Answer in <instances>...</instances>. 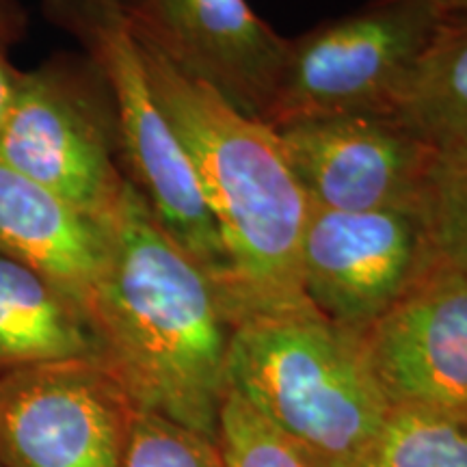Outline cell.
I'll return each mask as SVG.
<instances>
[{
  "instance_id": "1",
  "label": "cell",
  "mask_w": 467,
  "mask_h": 467,
  "mask_svg": "<svg viewBox=\"0 0 467 467\" xmlns=\"http://www.w3.org/2000/svg\"><path fill=\"white\" fill-rule=\"evenodd\" d=\"M89 303L102 364L132 405L217 440L234 320L219 285L128 182Z\"/></svg>"
},
{
  "instance_id": "2",
  "label": "cell",
  "mask_w": 467,
  "mask_h": 467,
  "mask_svg": "<svg viewBox=\"0 0 467 467\" xmlns=\"http://www.w3.org/2000/svg\"><path fill=\"white\" fill-rule=\"evenodd\" d=\"M139 48L156 102L182 145L223 243L234 327L260 314L314 309L301 284L309 203L277 132L175 69L148 44L139 42Z\"/></svg>"
},
{
  "instance_id": "3",
  "label": "cell",
  "mask_w": 467,
  "mask_h": 467,
  "mask_svg": "<svg viewBox=\"0 0 467 467\" xmlns=\"http://www.w3.org/2000/svg\"><path fill=\"white\" fill-rule=\"evenodd\" d=\"M225 383L309 463L370 457L389 409L358 336L317 309L241 320Z\"/></svg>"
},
{
  "instance_id": "4",
  "label": "cell",
  "mask_w": 467,
  "mask_h": 467,
  "mask_svg": "<svg viewBox=\"0 0 467 467\" xmlns=\"http://www.w3.org/2000/svg\"><path fill=\"white\" fill-rule=\"evenodd\" d=\"M44 14L80 44L107 87L126 180L161 225L206 268L227 306L230 266L223 243L182 145L156 102L119 0H44Z\"/></svg>"
},
{
  "instance_id": "5",
  "label": "cell",
  "mask_w": 467,
  "mask_h": 467,
  "mask_svg": "<svg viewBox=\"0 0 467 467\" xmlns=\"http://www.w3.org/2000/svg\"><path fill=\"white\" fill-rule=\"evenodd\" d=\"M443 11L433 0H370L288 39L265 124L394 117Z\"/></svg>"
},
{
  "instance_id": "6",
  "label": "cell",
  "mask_w": 467,
  "mask_h": 467,
  "mask_svg": "<svg viewBox=\"0 0 467 467\" xmlns=\"http://www.w3.org/2000/svg\"><path fill=\"white\" fill-rule=\"evenodd\" d=\"M0 159L107 225L128 180L107 87L78 55L20 69L0 126Z\"/></svg>"
},
{
  "instance_id": "7",
  "label": "cell",
  "mask_w": 467,
  "mask_h": 467,
  "mask_svg": "<svg viewBox=\"0 0 467 467\" xmlns=\"http://www.w3.org/2000/svg\"><path fill=\"white\" fill-rule=\"evenodd\" d=\"M98 361L0 377V467H121L134 413Z\"/></svg>"
},
{
  "instance_id": "8",
  "label": "cell",
  "mask_w": 467,
  "mask_h": 467,
  "mask_svg": "<svg viewBox=\"0 0 467 467\" xmlns=\"http://www.w3.org/2000/svg\"><path fill=\"white\" fill-rule=\"evenodd\" d=\"M431 265L420 208L337 213L309 208L301 241V284L331 323L361 334Z\"/></svg>"
},
{
  "instance_id": "9",
  "label": "cell",
  "mask_w": 467,
  "mask_h": 467,
  "mask_svg": "<svg viewBox=\"0 0 467 467\" xmlns=\"http://www.w3.org/2000/svg\"><path fill=\"white\" fill-rule=\"evenodd\" d=\"M309 208H420L435 145L392 117H329L273 128Z\"/></svg>"
},
{
  "instance_id": "10",
  "label": "cell",
  "mask_w": 467,
  "mask_h": 467,
  "mask_svg": "<svg viewBox=\"0 0 467 467\" xmlns=\"http://www.w3.org/2000/svg\"><path fill=\"white\" fill-rule=\"evenodd\" d=\"M358 344L388 407L467 413V268L431 265Z\"/></svg>"
},
{
  "instance_id": "11",
  "label": "cell",
  "mask_w": 467,
  "mask_h": 467,
  "mask_svg": "<svg viewBox=\"0 0 467 467\" xmlns=\"http://www.w3.org/2000/svg\"><path fill=\"white\" fill-rule=\"evenodd\" d=\"M119 7L139 42L243 115L265 119L288 37L247 0H119Z\"/></svg>"
},
{
  "instance_id": "12",
  "label": "cell",
  "mask_w": 467,
  "mask_h": 467,
  "mask_svg": "<svg viewBox=\"0 0 467 467\" xmlns=\"http://www.w3.org/2000/svg\"><path fill=\"white\" fill-rule=\"evenodd\" d=\"M107 244V225L0 159V251L52 279L87 317Z\"/></svg>"
},
{
  "instance_id": "13",
  "label": "cell",
  "mask_w": 467,
  "mask_h": 467,
  "mask_svg": "<svg viewBox=\"0 0 467 467\" xmlns=\"http://www.w3.org/2000/svg\"><path fill=\"white\" fill-rule=\"evenodd\" d=\"M61 361L102 364L89 317L52 279L0 251V377Z\"/></svg>"
},
{
  "instance_id": "14",
  "label": "cell",
  "mask_w": 467,
  "mask_h": 467,
  "mask_svg": "<svg viewBox=\"0 0 467 467\" xmlns=\"http://www.w3.org/2000/svg\"><path fill=\"white\" fill-rule=\"evenodd\" d=\"M392 119L433 145L467 139V14H443Z\"/></svg>"
},
{
  "instance_id": "15",
  "label": "cell",
  "mask_w": 467,
  "mask_h": 467,
  "mask_svg": "<svg viewBox=\"0 0 467 467\" xmlns=\"http://www.w3.org/2000/svg\"><path fill=\"white\" fill-rule=\"evenodd\" d=\"M370 457L379 467H467V413L389 407Z\"/></svg>"
},
{
  "instance_id": "16",
  "label": "cell",
  "mask_w": 467,
  "mask_h": 467,
  "mask_svg": "<svg viewBox=\"0 0 467 467\" xmlns=\"http://www.w3.org/2000/svg\"><path fill=\"white\" fill-rule=\"evenodd\" d=\"M422 213L435 262L467 268V139L435 145Z\"/></svg>"
},
{
  "instance_id": "17",
  "label": "cell",
  "mask_w": 467,
  "mask_h": 467,
  "mask_svg": "<svg viewBox=\"0 0 467 467\" xmlns=\"http://www.w3.org/2000/svg\"><path fill=\"white\" fill-rule=\"evenodd\" d=\"M121 467H227L217 440L134 409Z\"/></svg>"
},
{
  "instance_id": "18",
  "label": "cell",
  "mask_w": 467,
  "mask_h": 467,
  "mask_svg": "<svg viewBox=\"0 0 467 467\" xmlns=\"http://www.w3.org/2000/svg\"><path fill=\"white\" fill-rule=\"evenodd\" d=\"M217 443L227 467H312L299 448L232 389L221 402Z\"/></svg>"
},
{
  "instance_id": "19",
  "label": "cell",
  "mask_w": 467,
  "mask_h": 467,
  "mask_svg": "<svg viewBox=\"0 0 467 467\" xmlns=\"http://www.w3.org/2000/svg\"><path fill=\"white\" fill-rule=\"evenodd\" d=\"M25 31V14L16 0H0V126L14 98L20 69L11 61V46Z\"/></svg>"
},
{
  "instance_id": "20",
  "label": "cell",
  "mask_w": 467,
  "mask_h": 467,
  "mask_svg": "<svg viewBox=\"0 0 467 467\" xmlns=\"http://www.w3.org/2000/svg\"><path fill=\"white\" fill-rule=\"evenodd\" d=\"M312 467H379L372 457L359 459H342V461H327V463H309Z\"/></svg>"
},
{
  "instance_id": "21",
  "label": "cell",
  "mask_w": 467,
  "mask_h": 467,
  "mask_svg": "<svg viewBox=\"0 0 467 467\" xmlns=\"http://www.w3.org/2000/svg\"><path fill=\"white\" fill-rule=\"evenodd\" d=\"M443 14H467V0H433Z\"/></svg>"
}]
</instances>
